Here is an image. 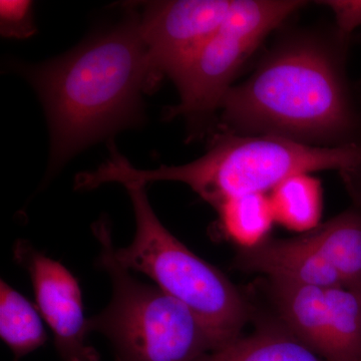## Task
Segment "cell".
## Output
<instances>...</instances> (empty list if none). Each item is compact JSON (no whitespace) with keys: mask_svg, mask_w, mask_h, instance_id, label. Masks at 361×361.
Listing matches in <instances>:
<instances>
[{"mask_svg":"<svg viewBox=\"0 0 361 361\" xmlns=\"http://www.w3.org/2000/svg\"><path fill=\"white\" fill-rule=\"evenodd\" d=\"M218 212L223 229L241 248L256 245L265 240L275 221L272 204L265 194L232 199Z\"/></svg>","mask_w":361,"mask_h":361,"instance_id":"obj_15","label":"cell"},{"mask_svg":"<svg viewBox=\"0 0 361 361\" xmlns=\"http://www.w3.org/2000/svg\"><path fill=\"white\" fill-rule=\"evenodd\" d=\"M349 40L336 25L282 33L252 75L223 99L226 133L271 135L322 148L353 145L356 104L346 68Z\"/></svg>","mask_w":361,"mask_h":361,"instance_id":"obj_1","label":"cell"},{"mask_svg":"<svg viewBox=\"0 0 361 361\" xmlns=\"http://www.w3.org/2000/svg\"><path fill=\"white\" fill-rule=\"evenodd\" d=\"M39 308L1 280L0 336L16 360L37 350L47 341Z\"/></svg>","mask_w":361,"mask_h":361,"instance_id":"obj_13","label":"cell"},{"mask_svg":"<svg viewBox=\"0 0 361 361\" xmlns=\"http://www.w3.org/2000/svg\"><path fill=\"white\" fill-rule=\"evenodd\" d=\"M267 286L270 302L275 310V315L271 316L311 350L326 360V288L270 278Z\"/></svg>","mask_w":361,"mask_h":361,"instance_id":"obj_10","label":"cell"},{"mask_svg":"<svg viewBox=\"0 0 361 361\" xmlns=\"http://www.w3.org/2000/svg\"><path fill=\"white\" fill-rule=\"evenodd\" d=\"M51 130L52 171L140 123L142 92L154 85L135 16L30 71Z\"/></svg>","mask_w":361,"mask_h":361,"instance_id":"obj_2","label":"cell"},{"mask_svg":"<svg viewBox=\"0 0 361 361\" xmlns=\"http://www.w3.org/2000/svg\"><path fill=\"white\" fill-rule=\"evenodd\" d=\"M14 257L30 274L37 307L54 334L61 360L101 361L87 341V319L75 277L59 261L25 242L16 246Z\"/></svg>","mask_w":361,"mask_h":361,"instance_id":"obj_8","label":"cell"},{"mask_svg":"<svg viewBox=\"0 0 361 361\" xmlns=\"http://www.w3.org/2000/svg\"><path fill=\"white\" fill-rule=\"evenodd\" d=\"M234 265L245 272L262 273L270 279L322 288L345 286L336 270L304 235L286 240L265 239L244 247L237 253Z\"/></svg>","mask_w":361,"mask_h":361,"instance_id":"obj_9","label":"cell"},{"mask_svg":"<svg viewBox=\"0 0 361 361\" xmlns=\"http://www.w3.org/2000/svg\"><path fill=\"white\" fill-rule=\"evenodd\" d=\"M258 318L251 336H240L196 361H327L311 350L274 317Z\"/></svg>","mask_w":361,"mask_h":361,"instance_id":"obj_11","label":"cell"},{"mask_svg":"<svg viewBox=\"0 0 361 361\" xmlns=\"http://www.w3.org/2000/svg\"><path fill=\"white\" fill-rule=\"evenodd\" d=\"M275 220L290 229L312 230L322 214L319 183L308 174L285 180L273 190L270 198Z\"/></svg>","mask_w":361,"mask_h":361,"instance_id":"obj_14","label":"cell"},{"mask_svg":"<svg viewBox=\"0 0 361 361\" xmlns=\"http://www.w3.org/2000/svg\"><path fill=\"white\" fill-rule=\"evenodd\" d=\"M302 0H233L220 26L173 80L180 104L170 116H182L195 130L203 129L220 110L239 71L273 30L299 9Z\"/></svg>","mask_w":361,"mask_h":361,"instance_id":"obj_6","label":"cell"},{"mask_svg":"<svg viewBox=\"0 0 361 361\" xmlns=\"http://www.w3.org/2000/svg\"><path fill=\"white\" fill-rule=\"evenodd\" d=\"M233 0H171L149 2L140 32L154 82L174 78L207 40L219 30Z\"/></svg>","mask_w":361,"mask_h":361,"instance_id":"obj_7","label":"cell"},{"mask_svg":"<svg viewBox=\"0 0 361 361\" xmlns=\"http://www.w3.org/2000/svg\"><path fill=\"white\" fill-rule=\"evenodd\" d=\"M0 27L4 37L27 39L35 35L32 2L23 0H1Z\"/></svg>","mask_w":361,"mask_h":361,"instance_id":"obj_16","label":"cell"},{"mask_svg":"<svg viewBox=\"0 0 361 361\" xmlns=\"http://www.w3.org/2000/svg\"><path fill=\"white\" fill-rule=\"evenodd\" d=\"M304 236L343 280L361 287V212L351 208Z\"/></svg>","mask_w":361,"mask_h":361,"instance_id":"obj_12","label":"cell"},{"mask_svg":"<svg viewBox=\"0 0 361 361\" xmlns=\"http://www.w3.org/2000/svg\"><path fill=\"white\" fill-rule=\"evenodd\" d=\"M317 4L329 7L334 14V25L345 35H350L361 26V0H324Z\"/></svg>","mask_w":361,"mask_h":361,"instance_id":"obj_18","label":"cell"},{"mask_svg":"<svg viewBox=\"0 0 361 361\" xmlns=\"http://www.w3.org/2000/svg\"><path fill=\"white\" fill-rule=\"evenodd\" d=\"M94 234L101 245L99 263L110 275L113 295L102 312L87 319V327L108 338L116 361H196L219 348L187 306L157 285L135 279L120 264L106 223H97Z\"/></svg>","mask_w":361,"mask_h":361,"instance_id":"obj_4","label":"cell"},{"mask_svg":"<svg viewBox=\"0 0 361 361\" xmlns=\"http://www.w3.org/2000/svg\"><path fill=\"white\" fill-rule=\"evenodd\" d=\"M134 209L135 234L132 243L114 250L116 260L137 271L187 306L205 325L219 348L241 336L252 319L246 297L217 268L197 256L171 234L157 217L146 185H125Z\"/></svg>","mask_w":361,"mask_h":361,"instance_id":"obj_5","label":"cell"},{"mask_svg":"<svg viewBox=\"0 0 361 361\" xmlns=\"http://www.w3.org/2000/svg\"><path fill=\"white\" fill-rule=\"evenodd\" d=\"M356 127L353 145L361 151V92H355ZM353 208L361 212V157L355 165L339 173Z\"/></svg>","mask_w":361,"mask_h":361,"instance_id":"obj_17","label":"cell"},{"mask_svg":"<svg viewBox=\"0 0 361 361\" xmlns=\"http://www.w3.org/2000/svg\"><path fill=\"white\" fill-rule=\"evenodd\" d=\"M110 160L82 175L87 190L106 183L146 185L157 180L186 184L216 210L232 199L265 194L297 175L348 170L360 160L355 145L339 148L307 146L271 135H217L210 149L191 163L137 170L111 148Z\"/></svg>","mask_w":361,"mask_h":361,"instance_id":"obj_3","label":"cell"}]
</instances>
